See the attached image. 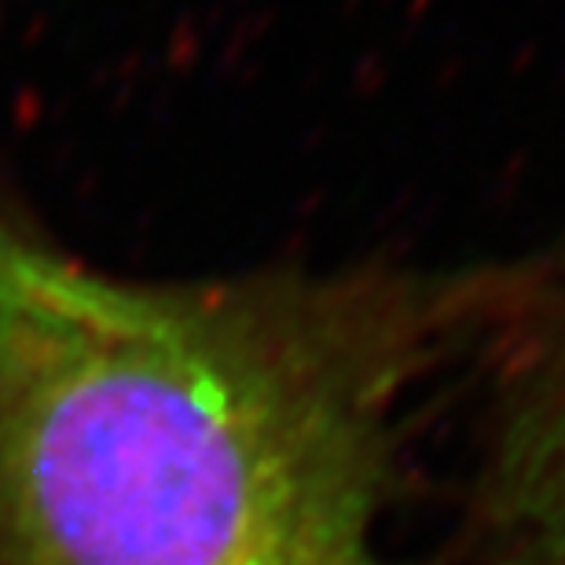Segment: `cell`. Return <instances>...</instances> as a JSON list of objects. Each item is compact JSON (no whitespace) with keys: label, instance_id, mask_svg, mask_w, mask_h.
Masks as SVG:
<instances>
[{"label":"cell","instance_id":"cell-1","mask_svg":"<svg viewBox=\"0 0 565 565\" xmlns=\"http://www.w3.org/2000/svg\"><path fill=\"white\" fill-rule=\"evenodd\" d=\"M489 262L99 273L0 206V565H415L412 397Z\"/></svg>","mask_w":565,"mask_h":565},{"label":"cell","instance_id":"cell-2","mask_svg":"<svg viewBox=\"0 0 565 565\" xmlns=\"http://www.w3.org/2000/svg\"><path fill=\"white\" fill-rule=\"evenodd\" d=\"M459 364L467 470L429 565H565V246L492 262Z\"/></svg>","mask_w":565,"mask_h":565}]
</instances>
